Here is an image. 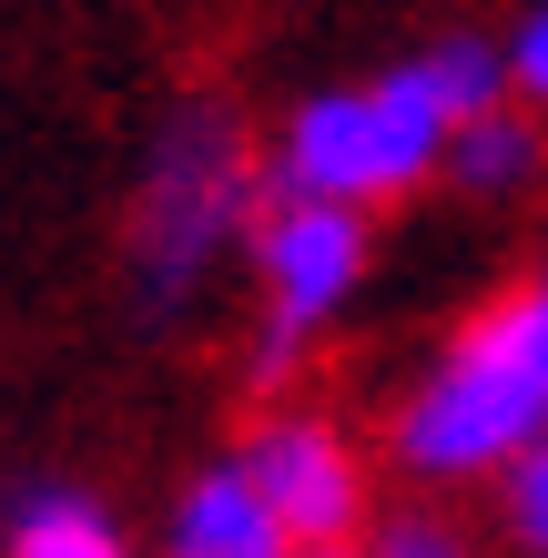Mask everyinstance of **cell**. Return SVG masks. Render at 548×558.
Here are the masks:
<instances>
[{"label": "cell", "mask_w": 548, "mask_h": 558, "mask_svg": "<svg viewBox=\"0 0 548 558\" xmlns=\"http://www.w3.org/2000/svg\"><path fill=\"white\" fill-rule=\"evenodd\" d=\"M538 437H548V244L437 336V355L397 386L376 447L406 487L458 498V487H498V468Z\"/></svg>", "instance_id": "obj_1"}, {"label": "cell", "mask_w": 548, "mask_h": 558, "mask_svg": "<svg viewBox=\"0 0 548 558\" xmlns=\"http://www.w3.org/2000/svg\"><path fill=\"white\" fill-rule=\"evenodd\" d=\"M265 143L223 92H183L153 133L133 204H122V294L143 325H183L223 275V254H244L254 214H265Z\"/></svg>", "instance_id": "obj_2"}, {"label": "cell", "mask_w": 548, "mask_h": 558, "mask_svg": "<svg viewBox=\"0 0 548 558\" xmlns=\"http://www.w3.org/2000/svg\"><path fill=\"white\" fill-rule=\"evenodd\" d=\"M447 133H458V102H447L427 41L406 61H386L376 82H326L305 92L295 112L275 122L265 143V173L275 193H336V204H406L447 173Z\"/></svg>", "instance_id": "obj_3"}, {"label": "cell", "mask_w": 548, "mask_h": 558, "mask_svg": "<svg viewBox=\"0 0 548 558\" xmlns=\"http://www.w3.org/2000/svg\"><path fill=\"white\" fill-rule=\"evenodd\" d=\"M244 254H254V345H244V366H254V386H284L336 336V315L366 294L376 214L336 204V193H265Z\"/></svg>", "instance_id": "obj_4"}, {"label": "cell", "mask_w": 548, "mask_h": 558, "mask_svg": "<svg viewBox=\"0 0 548 558\" xmlns=\"http://www.w3.org/2000/svg\"><path fill=\"white\" fill-rule=\"evenodd\" d=\"M244 477L265 487V508L284 518L295 548H366V518H376V457L345 416L326 407H254L244 416Z\"/></svg>", "instance_id": "obj_5"}, {"label": "cell", "mask_w": 548, "mask_h": 558, "mask_svg": "<svg viewBox=\"0 0 548 558\" xmlns=\"http://www.w3.org/2000/svg\"><path fill=\"white\" fill-rule=\"evenodd\" d=\"M437 183H458L477 214H519L548 193V112L519 102V92H498L488 112H467L458 133H447V173Z\"/></svg>", "instance_id": "obj_6"}, {"label": "cell", "mask_w": 548, "mask_h": 558, "mask_svg": "<svg viewBox=\"0 0 548 558\" xmlns=\"http://www.w3.org/2000/svg\"><path fill=\"white\" fill-rule=\"evenodd\" d=\"M163 548L173 558H295V538H284V518L265 508V487L244 477V457L223 447L204 477L173 498L163 518Z\"/></svg>", "instance_id": "obj_7"}, {"label": "cell", "mask_w": 548, "mask_h": 558, "mask_svg": "<svg viewBox=\"0 0 548 558\" xmlns=\"http://www.w3.org/2000/svg\"><path fill=\"white\" fill-rule=\"evenodd\" d=\"M0 548L11 558H122L133 538H122V518L92 498V487H21V498H0Z\"/></svg>", "instance_id": "obj_8"}, {"label": "cell", "mask_w": 548, "mask_h": 558, "mask_svg": "<svg viewBox=\"0 0 548 558\" xmlns=\"http://www.w3.org/2000/svg\"><path fill=\"white\" fill-rule=\"evenodd\" d=\"M498 529H508V548L548 558V437L498 468Z\"/></svg>", "instance_id": "obj_9"}, {"label": "cell", "mask_w": 548, "mask_h": 558, "mask_svg": "<svg viewBox=\"0 0 548 558\" xmlns=\"http://www.w3.org/2000/svg\"><path fill=\"white\" fill-rule=\"evenodd\" d=\"M366 548L376 558H458L467 538H458V518L437 508V487H416V508H376L366 518Z\"/></svg>", "instance_id": "obj_10"}, {"label": "cell", "mask_w": 548, "mask_h": 558, "mask_svg": "<svg viewBox=\"0 0 548 558\" xmlns=\"http://www.w3.org/2000/svg\"><path fill=\"white\" fill-rule=\"evenodd\" d=\"M498 61H508V92L548 112V0H519V11H508V31H498Z\"/></svg>", "instance_id": "obj_11"}]
</instances>
